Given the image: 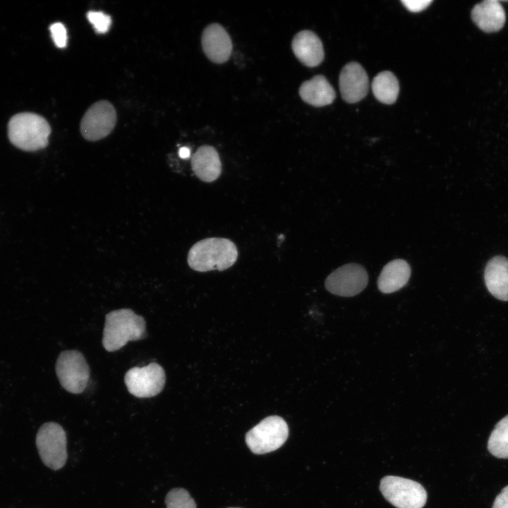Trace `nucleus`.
<instances>
[{
	"mask_svg": "<svg viewBox=\"0 0 508 508\" xmlns=\"http://www.w3.org/2000/svg\"><path fill=\"white\" fill-rule=\"evenodd\" d=\"M52 38L55 45L64 48L67 44V32L65 26L61 23H54L50 26Z\"/></svg>",
	"mask_w": 508,
	"mask_h": 508,
	"instance_id": "5701e85b",
	"label": "nucleus"
},
{
	"mask_svg": "<svg viewBox=\"0 0 508 508\" xmlns=\"http://www.w3.org/2000/svg\"><path fill=\"white\" fill-rule=\"evenodd\" d=\"M488 449L497 458H508V415L495 425L488 440Z\"/></svg>",
	"mask_w": 508,
	"mask_h": 508,
	"instance_id": "aec40b11",
	"label": "nucleus"
},
{
	"mask_svg": "<svg viewBox=\"0 0 508 508\" xmlns=\"http://www.w3.org/2000/svg\"><path fill=\"white\" fill-rule=\"evenodd\" d=\"M56 373L61 386L68 392L80 394L90 378V368L83 355L77 350L62 351L56 361Z\"/></svg>",
	"mask_w": 508,
	"mask_h": 508,
	"instance_id": "0eeeda50",
	"label": "nucleus"
},
{
	"mask_svg": "<svg viewBox=\"0 0 508 508\" xmlns=\"http://www.w3.org/2000/svg\"><path fill=\"white\" fill-rule=\"evenodd\" d=\"M201 42L205 55L211 61L223 64L229 60L232 50L231 40L221 25H207L202 32Z\"/></svg>",
	"mask_w": 508,
	"mask_h": 508,
	"instance_id": "f8f14e48",
	"label": "nucleus"
},
{
	"mask_svg": "<svg viewBox=\"0 0 508 508\" xmlns=\"http://www.w3.org/2000/svg\"><path fill=\"white\" fill-rule=\"evenodd\" d=\"M489 292L499 300L508 301V259L497 255L490 259L484 272Z\"/></svg>",
	"mask_w": 508,
	"mask_h": 508,
	"instance_id": "4468645a",
	"label": "nucleus"
},
{
	"mask_svg": "<svg viewBox=\"0 0 508 508\" xmlns=\"http://www.w3.org/2000/svg\"><path fill=\"white\" fill-rule=\"evenodd\" d=\"M299 95L305 102L315 107L329 105L336 97L334 88L322 75L303 82L299 88Z\"/></svg>",
	"mask_w": 508,
	"mask_h": 508,
	"instance_id": "f3484780",
	"label": "nucleus"
},
{
	"mask_svg": "<svg viewBox=\"0 0 508 508\" xmlns=\"http://www.w3.org/2000/svg\"><path fill=\"white\" fill-rule=\"evenodd\" d=\"M368 277L361 265L350 263L333 271L325 279V288L330 293L340 296H353L366 286Z\"/></svg>",
	"mask_w": 508,
	"mask_h": 508,
	"instance_id": "9d476101",
	"label": "nucleus"
},
{
	"mask_svg": "<svg viewBox=\"0 0 508 508\" xmlns=\"http://www.w3.org/2000/svg\"><path fill=\"white\" fill-rule=\"evenodd\" d=\"M238 258L235 243L224 238H207L195 243L189 250V267L198 272L222 271L231 267Z\"/></svg>",
	"mask_w": 508,
	"mask_h": 508,
	"instance_id": "f257e3e1",
	"label": "nucleus"
},
{
	"mask_svg": "<svg viewBox=\"0 0 508 508\" xmlns=\"http://www.w3.org/2000/svg\"><path fill=\"white\" fill-rule=\"evenodd\" d=\"M116 121V113L108 101L94 103L85 113L80 122V132L90 141L104 138L113 130Z\"/></svg>",
	"mask_w": 508,
	"mask_h": 508,
	"instance_id": "1a4fd4ad",
	"label": "nucleus"
},
{
	"mask_svg": "<svg viewBox=\"0 0 508 508\" xmlns=\"http://www.w3.org/2000/svg\"><path fill=\"white\" fill-rule=\"evenodd\" d=\"M289 428L280 416H271L262 420L246 435V442L255 454H263L277 450L286 442Z\"/></svg>",
	"mask_w": 508,
	"mask_h": 508,
	"instance_id": "20e7f679",
	"label": "nucleus"
},
{
	"mask_svg": "<svg viewBox=\"0 0 508 508\" xmlns=\"http://www.w3.org/2000/svg\"><path fill=\"white\" fill-rule=\"evenodd\" d=\"M36 445L42 462L53 470L61 468L67 460L66 435L58 423L48 422L39 429Z\"/></svg>",
	"mask_w": 508,
	"mask_h": 508,
	"instance_id": "39448f33",
	"label": "nucleus"
},
{
	"mask_svg": "<svg viewBox=\"0 0 508 508\" xmlns=\"http://www.w3.org/2000/svg\"><path fill=\"white\" fill-rule=\"evenodd\" d=\"M401 3L411 12H420L425 9L432 0H403Z\"/></svg>",
	"mask_w": 508,
	"mask_h": 508,
	"instance_id": "b1692460",
	"label": "nucleus"
},
{
	"mask_svg": "<svg viewBox=\"0 0 508 508\" xmlns=\"http://www.w3.org/2000/svg\"><path fill=\"white\" fill-rule=\"evenodd\" d=\"M291 47L296 58L305 66L315 67L324 59V49L318 36L310 30H302L293 38Z\"/></svg>",
	"mask_w": 508,
	"mask_h": 508,
	"instance_id": "ddd939ff",
	"label": "nucleus"
},
{
	"mask_svg": "<svg viewBox=\"0 0 508 508\" xmlns=\"http://www.w3.org/2000/svg\"><path fill=\"white\" fill-rule=\"evenodd\" d=\"M471 18L480 30L492 32L504 26L505 12L499 1L486 0L473 7Z\"/></svg>",
	"mask_w": 508,
	"mask_h": 508,
	"instance_id": "dca6fc26",
	"label": "nucleus"
},
{
	"mask_svg": "<svg viewBox=\"0 0 508 508\" xmlns=\"http://www.w3.org/2000/svg\"><path fill=\"white\" fill-rule=\"evenodd\" d=\"M191 167L196 176L207 183L217 179L222 172L219 154L210 145H202L198 148L192 156Z\"/></svg>",
	"mask_w": 508,
	"mask_h": 508,
	"instance_id": "2eb2a0df",
	"label": "nucleus"
},
{
	"mask_svg": "<svg viewBox=\"0 0 508 508\" xmlns=\"http://www.w3.org/2000/svg\"><path fill=\"white\" fill-rule=\"evenodd\" d=\"M179 156L183 159H187L190 157V150L188 147H183L179 149Z\"/></svg>",
	"mask_w": 508,
	"mask_h": 508,
	"instance_id": "a878e982",
	"label": "nucleus"
},
{
	"mask_svg": "<svg viewBox=\"0 0 508 508\" xmlns=\"http://www.w3.org/2000/svg\"><path fill=\"white\" fill-rule=\"evenodd\" d=\"M410 275L411 267L406 261L393 260L381 271L377 279L378 289L384 294L397 291L406 284Z\"/></svg>",
	"mask_w": 508,
	"mask_h": 508,
	"instance_id": "a211bd4d",
	"label": "nucleus"
},
{
	"mask_svg": "<svg viewBox=\"0 0 508 508\" xmlns=\"http://www.w3.org/2000/svg\"><path fill=\"white\" fill-rule=\"evenodd\" d=\"M165 379L164 369L155 362L141 368L133 367L124 376L128 391L138 398H149L159 394L164 388Z\"/></svg>",
	"mask_w": 508,
	"mask_h": 508,
	"instance_id": "6e6552de",
	"label": "nucleus"
},
{
	"mask_svg": "<svg viewBox=\"0 0 508 508\" xmlns=\"http://www.w3.org/2000/svg\"><path fill=\"white\" fill-rule=\"evenodd\" d=\"M492 508H508V485L496 497Z\"/></svg>",
	"mask_w": 508,
	"mask_h": 508,
	"instance_id": "393cba45",
	"label": "nucleus"
},
{
	"mask_svg": "<svg viewBox=\"0 0 508 508\" xmlns=\"http://www.w3.org/2000/svg\"><path fill=\"white\" fill-rule=\"evenodd\" d=\"M385 498L397 508H423L427 492L418 483L410 479L388 476L380 481Z\"/></svg>",
	"mask_w": 508,
	"mask_h": 508,
	"instance_id": "423d86ee",
	"label": "nucleus"
},
{
	"mask_svg": "<svg viewBox=\"0 0 508 508\" xmlns=\"http://www.w3.org/2000/svg\"><path fill=\"white\" fill-rule=\"evenodd\" d=\"M341 97L348 103H356L363 99L368 90L369 80L364 68L357 62L346 64L339 75Z\"/></svg>",
	"mask_w": 508,
	"mask_h": 508,
	"instance_id": "9b49d317",
	"label": "nucleus"
},
{
	"mask_svg": "<svg viewBox=\"0 0 508 508\" xmlns=\"http://www.w3.org/2000/svg\"><path fill=\"white\" fill-rule=\"evenodd\" d=\"M51 128L42 116L29 112L13 116L8 125L11 143L25 151H36L48 144Z\"/></svg>",
	"mask_w": 508,
	"mask_h": 508,
	"instance_id": "7ed1b4c3",
	"label": "nucleus"
},
{
	"mask_svg": "<svg viewBox=\"0 0 508 508\" xmlns=\"http://www.w3.org/2000/svg\"><path fill=\"white\" fill-rule=\"evenodd\" d=\"M373 92L380 102L391 104L395 102L399 92L397 77L390 71L379 73L372 83Z\"/></svg>",
	"mask_w": 508,
	"mask_h": 508,
	"instance_id": "6ab92c4d",
	"label": "nucleus"
},
{
	"mask_svg": "<svg viewBox=\"0 0 508 508\" xmlns=\"http://www.w3.org/2000/svg\"><path fill=\"white\" fill-rule=\"evenodd\" d=\"M167 508H196V504L189 492L183 488L171 490L165 498Z\"/></svg>",
	"mask_w": 508,
	"mask_h": 508,
	"instance_id": "412c9836",
	"label": "nucleus"
},
{
	"mask_svg": "<svg viewBox=\"0 0 508 508\" xmlns=\"http://www.w3.org/2000/svg\"><path fill=\"white\" fill-rule=\"evenodd\" d=\"M87 18L93 25L95 30L100 34L108 32L111 24V17L101 11H89Z\"/></svg>",
	"mask_w": 508,
	"mask_h": 508,
	"instance_id": "4be33fe9",
	"label": "nucleus"
},
{
	"mask_svg": "<svg viewBox=\"0 0 508 508\" xmlns=\"http://www.w3.org/2000/svg\"><path fill=\"white\" fill-rule=\"evenodd\" d=\"M229 508H240V507H229Z\"/></svg>",
	"mask_w": 508,
	"mask_h": 508,
	"instance_id": "bb28decb",
	"label": "nucleus"
},
{
	"mask_svg": "<svg viewBox=\"0 0 508 508\" xmlns=\"http://www.w3.org/2000/svg\"><path fill=\"white\" fill-rule=\"evenodd\" d=\"M146 336L145 319L132 310L123 308L106 315L102 344L107 351H116L129 341H138Z\"/></svg>",
	"mask_w": 508,
	"mask_h": 508,
	"instance_id": "f03ea898",
	"label": "nucleus"
}]
</instances>
